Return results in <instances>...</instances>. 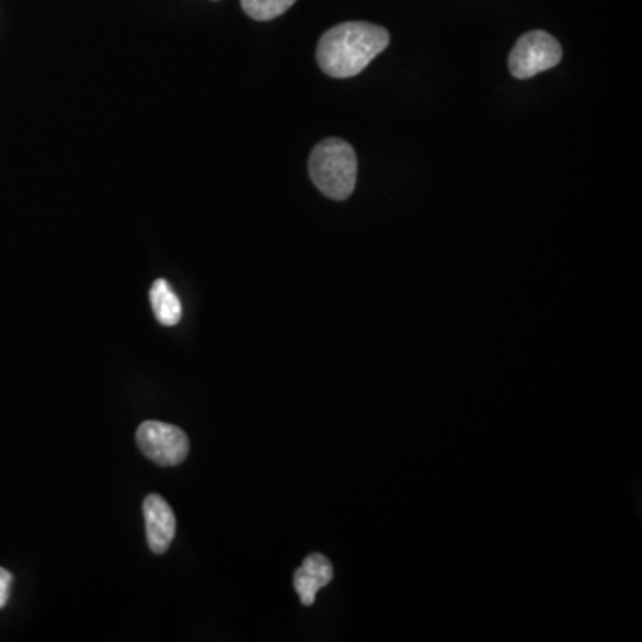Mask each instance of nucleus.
Wrapping results in <instances>:
<instances>
[{"label": "nucleus", "instance_id": "5", "mask_svg": "<svg viewBox=\"0 0 642 642\" xmlns=\"http://www.w3.org/2000/svg\"><path fill=\"white\" fill-rule=\"evenodd\" d=\"M144 516L150 550L153 553H164L172 544L177 530L172 507L159 494H149L144 502Z\"/></svg>", "mask_w": 642, "mask_h": 642}, {"label": "nucleus", "instance_id": "8", "mask_svg": "<svg viewBox=\"0 0 642 642\" xmlns=\"http://www.w3.org/2000/svg\"><path fill=\"white\" fill-rule=\"evenodd\" d=\"M297 0H241L243 11L250 19L268 22L284 15Z\"/></svg>", "mask_w": 642, "mask_h": 642}, {"label": "nucleus", "instance_id": "7", "mask_svg": "<svg viewBox=\"0 0 642 642\" xmlns=\"http://www.w3.org/2000/svg\"><path fill=\"white\" fill-rule=\"evenodd\" d=\"M150 302H152L153 314L159 323L164 326L177 325L183 318V306L177 295L173 291L164 278H158L150 288Z\"/></svg>", "mask_w": 642, "mask_h": 642}, {"label": "nucleus", "instance_id": "1", "mask_svg": "<svg viewBox=\"0 0 642 642\" xmlns=\"http://www.w3.org/2000/svg\"><path fill=\"white\" fill-rule=\"evenodd\" d=\"M388 31L368 22H345L326 31L318 44L317 59L326 76H359L389 45Z\"/></svg>", "mask_w": 642, "mask_h": 642}, {"label": "nucleus", "instance_id": "9", "mask_svg": "<svg viewBox=\"0 0 642 642\" xmlns=\"http://www.w3.org/2000/svg\"><path fill=\"white\" fill-rule=\"evenodd\" d=\"M11 584H13V575L10 571L0 568V609L8 604L11 593Z\"/></svg>", "mask_w": 642, "mask_h": 642}, {"label": "nucleus", "instance_id": "6", "mask_svg": "<svg viewBox=\"0 0 642 642\" xmlns=\"http://www.w3.org/2000/svg\"><path fill=\"white\" fill-rule=\"evenodd\" d=\"M332 576H334V570H332L331 561L326 557L320 555V553L307 557L293 578L300 601L306 607H311L317 599L318 591L325 587L326 584H331Z\"/></svg>", "mask_w": 642, "mask_h": 642}, {"label": "nucleus", "instance_id": "2", "mask_svg": "<svg viewBox=\"0 0 642 642\" xmlns=\"http://www.w3.org/2000/svg\"><path fill=\"white\" fill-rule=\"evenodd\" d=\"M312 183L325 197L346 200L357 183V156L354 147L340 138L321 141L309 158Z\"/></svg>", "mask_w": 642, "mask_h": 642}, {"label": "nucleus", "instance_id": "4", "mask_svg": "<svg viewBox=\"0 0 642 642\" xmlns=\"http://www.w3.org/2000/svg\"><path fill=\"white\" fill-rule=\"evenodd\" d=\"M139 450L147 459L159 466H177L190 454V439L181 428L169 423L149 420L136 432Z\"/></svg>", "mask_w": 642, "mask_h": 642}, {"label": "nucleus", "instance_id": "3", "mask_svg": "<svg viewBox=\"0 0 642 642\" xmlns=\"http://www.w3.org/2000/svg\"><path fill=\"white\" fill-rule=\"evenodd\" d=\"M561 59V44L551 34L530 31L514 45L508 56V70L516 79H532L537 73L557 67Z\"/></svg>", "mask_w": 642, "mask_h": 642}]
</instances>
